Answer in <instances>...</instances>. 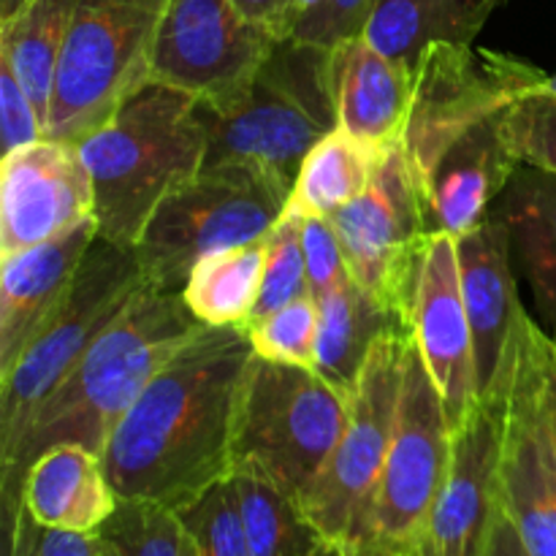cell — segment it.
I'll return each instance as SVG.
<instances>
[{"label":"cell","mask_w":556,"mask_h":556,"mask_svg":"<svg viewBox=\"0 0 556 556\" xmlns=\"http://www.w3.org/2000/svg\"><path fill=\"white\" fill-rule=\"evenodd\" d=\"M250 358L244 326H206L163 364L103 451L119 500L182 510L233 476V418Z\"/></svg>","instance_id":"1"},{"label":"cell","mask_w":556,"mask_h":556,"mask_svg":"<svg viewBox=\"0 0 556 556\" xmlns=\"http://www.w3.org/2000/svg\"><path fill=\"white\" fill-rule=\"evenodd\" d=\"M206 329L182 291L144 286L112 326L87 348L63 383L27 424L9 465L0 467L5 530L22 510V481L33 462L54 445H85L103 456L109 438L144 386L182 345Z\"/></svg>","instance_id":"2"},{"label":"cell","mask_w":556,"mask_h":556,"mask_svg":"<svg viewBox=\"0 0 556 556\" xmlns=\"http://www.w3.org/2000/svg\"><path fill=\"white\" fill-rule=\"evenodd\" d=\"M76 144L92 179L98 237L134 250L157 206L201 174L206 130L193 96L150 81Z\"/></svg>","instance_id":"3"},{"label":"cell","mask_w":556,"mask_h":556,"mask_svg":"<svg viewBox=\"0 0 556 556\" xmlns=\"http://www.w3.org/2000/svg\"><path fill=\"white\" fill-rule=\"evenodd\" d=\"M195 109L206 130L204 168L248 166L293 185L309 150L337 128L331 49L286 38L237 103Z\"/></svg>","instance_id":"4"},{"label":"cell","mask_w":556,"mask_h":556,"mask_svg":"<svg viewBox=\"0 0 556 556\" xmlns=\"http://www.w3.org/2000/svg\"><path fill=\"white\" fill-rule=\"evenodd\" d=\"M351 394L315 369L253 353L233 418V470H250L282 494L307 497L342 438Z\"/></svg>","instance_id":"5"},{"label":"cell","mask_w":556,"mask_h":556,"mask_svg":"<svg viewBox=\"0 0 556 556\" xmlns=\"http://www.w3.org/2000/svg\"><path fill=\"white\" fill-rule=\"evenodd\" d=\"M451 459V424L416 340L402 362L400 405L383 470L358 510L345 556H416Z\"/></svg>","instance_id":"6"},{"label":"cell","mask_w":556,"mask_h":556,"mask_svg":"<svg viewBox=\"0 0 556 556\" xmlns=\"http://www.w3.org/2000/svg\"><path fill=\"white\" fill-rule=\"evenodd\" d=\"M548 331L521 304L486 389L500 434L497 497L530 556H556V448L546 413Z\"/></svg>","instance_id":"7"},{"label":"cell","mask_w":556,"mask_h":556,"mask_svg":"<svg viewBox=\"0 0 556 556\" xmlns=\"http://www.w3.org/2000/svg\"><path fill=\"white\" fill-rule=\"evenodd\" d=\"M293 185L248 166L201 168L168 195L134 248L147 286L182 291L204 255L269 237Z\"/></svg>","instance_id":"8"},{"label":"cell","mask_w":556,"mask_h":556,"mask_svg":"<svg viewBox=\"0 0 556 556\" xmlns=\"http://www.w3.org/2000/svg\"><path fill=\"white\" fill-rule=\"evenodd\" d=\"M168 0H76L49 103L47 139L81 141L150 85Z\"/></svg>","instance_id":"9"},{"label":"cell","mask_w":556,"mask_h":556,"mask_svg":"<svg viewBox=\"0 0 556 556\" xmlns=\"http://www.w3.org/2000/svg\"><path fill=\"white\" fill-rule=\"evenodd\" d=\"M144 286L134 250L101 237L92 242L65 302L0 378V467L11 462L43 400Z\"/></svg>","instance_id":"10"},{"label":"cell","mask_w":556,"mask_h":556,"mask_svg":"<svg viewBox=\"0 0 556 556\" xmlns=\"http://www.w3.org/2000/svg\"><path fill=\"white\" fill-rule=\"evenodd\" d=\"M548 74L514 54L476 43L440 41L413 68V103L402 147L421 193L445 152L465 134L497 117L516 98L546 85Z\"/></svg>","instance_id":"11"},{"label":"cell","mask_w":556,"mask_h":556,"mask_svg":"<svg viewBox=\"0 0 556 556\" xmlns=\"http://www.w3.org/2000/svg\"><path fill=\"white\" fill-rule=\"evenodd\" d=\"M331 223L353 280L413 326L418 277L434 231L402 141L391 144L372 185L337 210Z\"/></svg>","instance_id":"12"},{"label":"cell","mask_w":556,"mask_h":556,"mask_svg":"<svg viewBox=\"0 0 556 556\" xmlns=\"http://www.w3.org/2000/svg\"><path fill=\"white\" fill-rule=\"evenodd\" d=\"M277 38L233 0H168L152 47L150 81L226 109L253 87Z\"/></svg>","instance_id":"13"},{"label":"cell","mask_w":556,"mask_h":556,"mask_svg":"<svg viewBox=\"0 0 556 556\" xmlns=\"http://www.w3.org/2000/svg\"><path fill=\"white\" fill-rule=\"evenodd\" d=\"M413 334L383 337L369 353L351 391V410L337 448L302 500V510L320 538L342 546L367 503L394 434L402 362Z\"/></svg>","instance_id":"14"},{"label":"cell","mask_w":556,"mask_h":556,"mask_svg":"<svg viewBox=\"0 0 556 556\" xmlns=\"http://www.w3.org/2000/svg\"><path fill=\"white\" fill-rule=\"evenodd\" d=\"M96 217V193L76 141L41 139L0 163V258L63 237Z\"/></svg>","instance_id":"15"},{"label":"cell","mask_w":556,"mask_h":556,"mask_svg":"<svg viewBox=\"0 0 556 556\" xmlns=\"http://www.w3.org/2000/svg\"><path fill=\"white\" fill-rule=\"evenodd\" d=\"M413 340L432 375L451 429L483 400L478 386L476 342L462 293L459 250L448 233H434L418 277Z\"/></svg>","instance_id":"16"},{"label":"cell","mask_w":556,"mask_h":556,"mask_svg":"<svg viewBox=\"0 0 556 556\" xmlns=\"http://www.w3.org/2000/svg\"><path fill=\"white\" fill-rule=\"evenodd\" d=\"M500 434L486 400L451 429V459L416 556H481L497 510Z\"/></svg>","instance_id":"17"},{"label":"cell","mask_w":556,"mask_h":556,"mask_svg":"<svg viewBox=\"0 0 556 556\" xmlns=\"http://www.w3.org/2000/svg\"><path fill=\"white\" fill-rule=\"evenodd\" d=\"M96 239L90 217L63 237L0 258V378L65 302Z\"/></svg>","instance_id":"18"},{"label":"cell","mask_w":556,"mask_h":556,"mask_svg":"<svg viewBox=\"0 0 556 556\" xmlns=\"http://www.w3.org/2000/svg\"><path fill=\"white\" fill-rule=\"evenodd\" d=\"M500 114L462 136L429 177L424 204L434 233L462 239L476 231L521 166L505 141Z\"/></svg>","instance_id":"19"},{"label":"cell","mask_w":556,"mask_h":556,"mask_svg":"<svg viewBox=\"0 0 556 556\" xmlns=\"http://www.w3.org/2000/svg\"><path fill=\"white\" fill-rule=\"evenodd\" d=\"M456 250L462 293L476 342L478 386L481 394H486L503 364L510 329L521 307L514 277V248L505 223L492 212L476 231L456 239Z\"/></svg>","instance_id":"20"},{"label":"cell","mask_w":556,"mask_h":556,"mask_svg":"<svg viewBox=\"0 0 556 556\" xmlns=\"http://www.w3.org/2000/svg\"><path fill=\"white\" fill-rule=\"evenodd\" d=\"M337 128L375 144L402 141L413 103V68L386 58L364 36L331 47Z\"/></svg>","instance_id":"21"},{"label":"cell","mask_w":556,"mask_h":556,"mask_svg":"<svg viewBox=\"0 0 556 556\" xmlns=\"http://www.w3.org/2000/svg\"><path fill=\"white\" fill-rule=\"evenodd\" d=\"M117 503L103 456L85 445L63 443L43 451L22 481V510L49 530L96 535Z\"/></svg>","instance_id":"22"},{"label":"cell","mask_w":556,"mask_h":556,"mask_svg":"<svg viewBox=\"0 0 556 556\" xmlns=\"http://www.w3.org/2000/svg\"><path fill=\"white\" fill-rule=\"evenodd\" d=\"M492 212L508 228L514 261L548 334L556 337V174L519 166Z\"/></svg>","instance_id":"23"},{"label":"cell","mask_w":556,"mask_h":556,"mask_svg":"<svg viewBox=\"0 0 556 556\" xmlns=\"http://www.w3.org/2000/svg\"><path fill=\"white\" fill-rule=\"evenodd\" d=\"M413 334V326L380 304L353 277L318 299L315 372L351 394L369 353L383 337Z\"/></svg>","instance_id":"24"},{"label":"cell","mask_w":556,"mask_h":556,"mask_svg":"<svg viewBox=\"0 0 556 556\" xmlns=\"http://www.w3.org/2000/svg\"><path fill=\"white\" fill-rule=\"evenodd\" d=\"M489 14L486 0H378L364 38L386 58L416 68L432 43L476 41Z\"/></svg>","instance_id":"25"},{"label":"cell","mask_w":556,"mask_h":556,"mask_svg":"<svg viewBox=\"0 0 556 556\" xmlns=\"http://www.w3.org/2000/svg\"><path fill=\"white\" fill-rule=\"evenodd\" d=\"M389 150L391 144H375L334 128L304 157L288 206L302 215L331 217L372 185Z\"/></svg>","instance_id":"26"},{"label":"cell","mask_w":556,"mask_h":556,"mask_svg":"<svg viewBox=\"0 0 556 556\" xmlns=\"http://www.w3.org/2000/svg\"><path fill=\"white\" fill-rule=\"evenodd\" d=\"M74 5L76 0H27L16 14L0 20V60L36 103L43 130Z\"/></svg>","instance_id":"27"},{"label":"cell","mask_w":556,"mask_h":556,"mask_svg":"<svg viewBox=\"0 0 556 556\" xmlns=\"http://www.w3.org/2000/svg\"><path fill=\"white\" fill-rule=\"evenodd\" d=\"M264 266L266 239L204 255L185 282V304L204 326H244L258 302Z\"/></svg>","instance_id":"28"},{"label":"cell","mask_w":556,"mask_h":556,"mask_svg":"<svg viewBox=\"0 0 556 556\" xmlns=\"http://www.w3.org/2000/svg\"><path fill=\"white\" fill-rule=\"evenodd\" d=\"M231 481L250 556H315L324 538L296 500L250 470H233Z\"/></svg>","instance_id":"29"},{"label":"cell","mask_w":556,"mask_h":556,"mask_svg":"<svg viewBox=\"0 0 556 556\" xmlns=\"http://www.w3.org/2000/svg\"><path fill=\"white\" fill-rule=\"evenodd\" d=\"M96 541L101 556H195L177 510L144 500H119Z\"/></svg>","instance_id":"30"},{"label":"cell","mask_w":556,"mask_h":556,"mask_svg":"<svg viewBox=\"0 0 556 556\" xmlns=\"http://www.w3.org/2000/svg\"><path fill=\"white\" fill-rule=\"evenodd\" d=\"M307 264H304L302 248V212L286 204L280 220L266 237V266L264 280H261L258 302H255L253 315L248 324L307 296ZM244 324V326H248Z\"/></svg>","instance_id":"31"},{"label":"cell","mask_w":556,"mask_h":556,"mask_svg":"<svg viewBox=\"0 0 556 556\" xmlns=\"http://www.w3.org/2000/svg\"><path fill=\"white\" fill-rule=\"evenodd\" d=\"M250 345L258 358L293 367L315 369V351H318V302L313 296H302L264 318L244 326Z\"/></svg>","instance_id":"32"},{"label":"cell","mask_w":556,"mask_h":556,"mask_svg":"<svg viewBox=\"0 0 556 556\" xmlns=\"http://www.w3.org/2000/svg\"><path fill=\"white\" fill-rule=\"evenodd\" d=\"M195 556H250L233 481H220L188 508L177 510Z\"/></svg>","instance_id":"33"},{"label":"cell","mask_w":556,"mask_h":556,"mask_svg":"<svg viewBox=\"0 0 556 556\" xmlns=\"http://www.w3.org/2000/svg\"><path fill=\"white\" fill-rule=\"evenodd\" d=\"M503 136L521 166L556 174V92L546 85L516 98L503 114Z\"/></svg>","instance_id":"34"},{"label":"cell","mask_w":556,"mask_h":556,"mask_svg":"<svg viewBox=\"0 0 556 556\" xmlns=\"http://www.w3.org/2000/svg\"><path fill=\"white\" fill-rule=\"evenodd\" d=\"M375 5L378 0H307L291 38L324 49L351 41L364 36Z\"/></svg>","instance_id":"35"},{"label":"cell","mask_w":556,"mask_h":556,"mask_svg":"<svg viewBox=\"0 0 556 556\" xmlns=\"http://www.w3.org/2000/svg\"><path fill=\"white\" fill-rule=\"evenodd\" d=\"M302 248L304 264H307L309 296L318 302L331 288L340 286L345 277H351L342 250L340 233H337L331 217L324 215H302Z\"/></svg>","instance_id":"36"},{"label":"cell","mask_w":556,"mask_h":556,"mask_svg":"<svg viewBox=\"0 0 556 556\" xmlns=\"http://www.w3.org/2000/svg\"><path fill=\"white\" fill-rule=\"evenodd\" d=\"M41 139H47V130H43L36 103L30 101L9 63L0 60V141H3V155L20 150V147L36 144Z\"/></svg>","instance_id":"37"},{"label":"cell","mask_w":556,"mask_h":556,"mask_svg":"<svg viewBox=\"0 0 556 556\" xmlns=\"http://www.w3.org/2000/svg\"><path fill=\"white\" fill-rule=\"evenodd\" d=\"M9 556H101L96 535L49 530L20 510L9 527Z\"/></svg>","instance_id":"38"},{"label":"cell","mask_w":556,"mask_h":556,"mask_svg":"<svg viewBox=\"0 0 556 556\" xmlns=\"http://www.w3.org/2000/svg\"><path fill=\"white\" fill-rule=\"evenodd\" d=\"M250 20L269 27L277 38H291L299 20L296 0H233Z\"/></svg>","instance_id":"39"},{"label":"cell","mask_w":556,"mask_h":556,"mask_svg":"<svg viewBox=\"0 0 556 556\" xmlns=\"http://www.w3.org/2000/svg\"><path fill=\"white\" fill-rule=\"evenodd\" d=\"M481 556H530L527 554L525 543H521L519 532H516L514 525H510L508 514H505L503 505H500V497H497V510H494L492 527H489L486 546H483Z\"/></svg>","instance_id":"40"},{"label":"cell","mask_w":556,"mask_h":556,"mask_svg":"<svg viewBox=\"0 0 556 556\" xmlns=\"http://www.w3.org/2000/svg\"><path fill=\"white\" fill-rule=\"evenodd\" d=\"M546 413L548 427H552V440L556 448V340L548 337L546 348Z\"/></svg>","instance_id":"41"},{"label":"cell","mask_w":556,"mask_h":556,"mask_svg":"<svg viewBox=\"0 0 556 556\" xmlns=\"http://www.w3.org/2000/svg\"><path fill=\"white\" fill-rule=\"evenodd\" d=\"M25 3L27 0H0V20H9V16L16 14Z\"/></svg>","instance_id":"42"},{"label":"cell","mask_w":556,"mask_h":556,"mask_svg":"<svg viewBox=\"0 0 556 556\" xmlns=\"http://www.w3.org/2000/svg\"><path fill=\"white\" fill-rule=\"evenodd\" d=\"M315 556H345V552H342V546H337V543L324 541L318 552H315Z\"/></svg>","instance_id":"43"},{"label":"cell","mask_w":556,"mask_h":556,"mask_svg":"<svg viewBox=\"0 0 556 556\" xmlns=\"http://www.w3.org/2000/svg\"><path fill=\"white\" fill-rule=\"evenodd\" d=\"M546 87H548V90H554V92H556V74H554V76H548V79H546Z\"/></svg>","instance_id":"44"},{"label":"cell","mask_w":556,"mask_h":556,"mask_svg":"<svg viewBox=\"0 0 556 556\" xmlns=\"http://www.w3.org/2000/svg\"><path fill=\"white\" fill-rule=\"evenodd\" d=\"M500 3H503V0H486V5H489V9H492V11H494V9H497V5H500Z\"/></svg>","instance_id":"45"},{"label":"cell","mask_w":556,"mask_h":556,"mask_svg":"<svg viewBox=\"0 0 556 556\" xmlns=\"http://www.w3.org/2000/svg\"><path fill=\"white\" fill-rule=\"evenodd\" d=\"M296 5H299V14H302V9L307 5V0H296Z\"/></svg>","instance_id":"46"},{"label":"cell","mask_w":556,"mask_h":556,"mask_svg":"<svg viewBox=\"0 0 556 556\" xmlns=\"http://www.w3.org/2000/svg\"><path fill=\"white\" fill-rule=\"evenodd\" d=\"M554 340H556V337H554Z\"/></svg>","instance_id":"47"}]
</instances>
